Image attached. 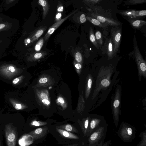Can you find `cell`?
Segmentation results:
<instances>
[{
    "label": "cell",
    "mask_w": 146,
    "mask_h": 146,
    "mask_svg": "<svg viewBox=\"0 0 146 146\" xmlns=\"http://www.w3.org/2000/svg\"><path fill=\"white\" fill-rule=\"evenodd\" d=\"M8 23H0V31H2L4 29L9 27V25Z\"/></svg>",
    "instance_id": "cell-27"
},
{
    "label": "cell",
    "mask_w": 146,
    "mask_h": 146,
    "mask_svg": "<svg viewBox=\"0 0 146 146\" xmlns=\"http://www.w3.org/2000/svg\"><path fill=\"white\" fill-rule=\"evenodd\" d=\"M119 13L129 18H135L146 16V11L145 10L123 11H121Z\"/></svg>",
    "instance_id": "cell-6"
},
{
    "label": "cell",
    "mask_w": 146,
    "mask_h": 146,
    "mask_svg": "<svg viewBox=\"0 0 146 146\" xmlns=\"http://www.w3.org/2000/svg\"><path fill=\"white\" fill-rule=\"evenodd\" d=\"M89 38L91 42L96 47H98V44L96 41L94 32L92 28L90 27L89 30Z\"/></svg>",
    "instance_id": "cell-17"
},
{
    "label": "cell",
    "mask_w": 146,
    "mask_h": 146,
    "mask_svg": "<svg viewBox=\"0 0 146 146\" xmlns=\"http://www.w3.org/2000/svg\"><path fill=\"white\" fill-rule=\"evenodd\" d=\"M95 37L96 41L100 44L102 45L103 43V41L102 38V34L99 31H97L95 33Z\"/></svg>",
    "instance_id": "cell-20"
},
{
    "label": "cell",
    "mask_w": 146,
    "mask_h": 146,
    "mask_svg": "<svg viewBox=\"0 0 146 146\" xmlns=\"http://www.w3.org/2000/svg\"><path fill=\"white\" fill-rule=\"evenodd\" d=\"M56 129L61 135L64 137L72 139H78V137L77 135L70 132L57 127L56 128Z\"/></svg>",
    "instance_id": "cell-10"
},
{
    "label": "cell",
    "mask_w": 146,
    "mask_h": 146,
    "mask_svg": "<svg viewBox=\"0 0 146 146\" xmlns=\"http://www.w3.org/2000/svg\"><path fill=\"white\" fill-rule=\"evenodd\" d=\"M128 21L133 27L136 29H139L143 26L146 25V22L141 20H133L129 19Z\"/></svg>",
    "instance_id": "cell-12"
},
{
    "label": "cell",
    "mask_w": 146,
    "mask_h": 146,
    "mask_svg": "<svg viewBox=\"0 0 146 146\" xmlns=\"http://www.w3.org/2000/svg\"><path fill=\"white\" fill-rule=\"evenodd\" d=\"M98 136V133L96 132L94 133L90 137V139L92 140H94L96 139Z\"/></svg>",
    "instance_id": "cell-30"
},
{
    "label": "cell",
    "mask_w": 146,
    "mask_h": 146,
    "mask_svg": "<svg viewBox=\"0 0 146 146\" xmlns=\"http://www.w3.org/2000/svg\"><path fill=\"white\" fill-rule=\"evenodd\" d=\"M86 18L87 20L96 26L104 28H105L107 27V25L101 23L97 19L94 18L86 16Z\"/></svg>",
    "instance_id": "cell-15"
},
{
    "label": "cell",
    "mask_w": 146,
    "mask_h": 146,
    "mask_svg": "<svg viewBox=\"0 0 146 146\" xmlns=\"http://www.w3.org/2000/svg\"><path fill=\"white\" fill-rule=\"evenodd\" d=\"M42 102L44 104L48 105L50 104L49 101L47 100L43 99L42 100Z\"/></svg>",
    "instance_id": "cell-39"
},
{
    "label": "cell",
    "mask_w": 146,
    "mask_h": 146,
    "mask_svg": "<svg viewBox=\"0 0 146 146\" xmlns=\"http://www.w3.org/2000/svg\"><path fill=\"white\" fill-rule=\"evenodd\" d=\"M64 9L62 3L59 1L58 2V4L57 6V10L58 12H62L63 11Z\"/></svg>",
    "instance_id": "cell-25"
},
{
    "label": "cell",
    "mask_w": 146,
    "mask_h": 146,
    "mask_svg": "<svg viewBox=\"0 0 146 146\" xmlns=\"http://www.w3.org/2000/svg\"><path fill=\"white\" fill-rule=\"evenodd\" d=\"M120 100V91L118 88L116 93L113 105V110L114 113L115 115H117L119 113Z\"/></svg>",
    "instance_id": "cell-9"
},
{
    "label": "cell",
    "mask_w": 146,
    "mask_h": 146,
    "mask_svg": "<svg viewBox=\"0 0 146 146\" xmlns=\"http://www.w3.org/2000/svg\"><path fill=\"white\" fill-rule=\"evenodd\" d=\"M31 136L29 134L23 136L19 140L18 143L20 146H27L31 143L30 138Z\"/></svg>",
    "instance_id": "cell-13"
},
{
    "label": "cell",
    "mask_w": 146,
    "mask_h": 146,
    "mask_svg": "<svg viewBox=\"0 0 146 146\" xmlns=\"http://www.w3.org/2000/svg\"><path fill=\"white\" fill-rule=\"evenodd\" d=\"M58 101L61 104H64V102L63 99L61 97H59L58 99Z\"/></svg>",
    "instance_id": "cell-38"
},
{
    "label": "cell",
    "mask_w": 146,
    "mask_h": 146,
    "mask_svg": "<svg viewBox=\"0 0 146 146\" xmlns=\"http://www.w3.org/2000/svg\"><path fill=\"white\" fill-rule=\"evenodd\" d=\"M8 71L11 72L12 73L14 72L15 71V68L11 65H10L8 67Z\"/></svg>",
    "instance_id": "cell-32"
},
{
    "label": "cell",
    "mask_w": 146,
    "mask_h": 146,
    "mask_svg": "<svg viewBox=\"0 0 146 146\" xmlns=\"http://www.w3.org/2000/svg\"><path fill=\"white\" fill-rule=\"evenodd\" d=\"M89 121L88 119H86L84 123V127L86 129H87L88 128V124Z\"/></svg>",
    "instance_id": "cell-40"
},
{
    "label": "cell",
    "mask_w": 146,
    "mask_h": 146,
    "mask_svg": "<svg viewBox=\"0 0 146 146\" xmlns=\"http://www.w3.org/2000/svg\"><path fill=\"white\" fill-rule=\"evenodd\" d=\"M44 40L43 38H42L36 42L35 48V50L36 51H38L40 50L43 45Z\"/></svg>",
    "instance_id": "cell-19"
},
{
    "label": "cell",
    "mask_w": 146,
    "mask_h": 146,
    "mask_svg": "<svg viewBox=\"0 0 146 146\" xmlns=\"http://www.w3.org/2000/svg\"><path fill=\"white\" fill-rule=\"evenodd\" d=\"M77 10H76L73 12L70 13L68 15L61 19L59 21L56 22L53 24L49 28L46 34L44 36V40L45 41L47 40L49 38L51 35L55 31V30L59 27L63 23L71 16L73 14L76 12Z\"/></svg>",
    "instance_id": "cell-5"
},
{
    "label": "cell",
    "mask_w": 146,
    "mask_h": 146,
    "mask_svg": "<svg viewBox=\"0 0 146 146\" xmlns=\"http://www.w3.org/2000/svg\"><path fill=\"white\" fill-rule=\"evenodd\" d=\"M77 145H76V144H73V145H67L66 146H77Z\"/></svg>",
    "instance_id": "cell-43"
},
{
    "label": "cell",
    "mask_w": 146,
    "mask_h": 146,
    "mask_svg": "<svg viewBox=\"0 0 146 146\" xmlns=\"http://www.w3.org/2000/svg\"><path fill=\"white\" fill-rule=\"evenodd\" d=\"M22 106L20 104H17L15 106V108L16 110H19L21 108Z\"/></svg>",
    "instance_id": "cell-36"
},
{
    "label": "cell",
    "mask_w": 146,
    "mask_h": 146,
    "mask_svg": "<svg viewBox=\"0 0 146 146\" xmlns=\"http://www.w3.org/2000/svg\"><path fill=\"white\" fill-rule=\"evenodd\" d=\"M48 128L46 126L37 128L30 132L29 134L33 137L34 140L40 139L46 135L48 133Z\"/></svg>",
    "instance_id": "cell-7"
},
{
    "label": "cell",
    "mask_w": 146,
    "mask_h": 146,
    "mask_svg": "<svg viewBox=\"0 0 146 146\" xmlns=\"http://www.w3.org/2000/svg\"><path fill=\"white\" fill-rule=\"evenodd\" d=\"M106 50L108 58H112L115 54L111 38L109 39L107 44Z\"/></svg>",
    "instance_id": "cell-14"
},
{
    "label": "cell",
    "mask_w": 146,
    "mask_h": 146,
    "mask_svg": "<svg viewBox=\"0 0 146 146\" xmlns=\"http://www.w3.org/2000/svg\"><path fill=\"white\" fill-rule=\"evenodd\" d=\"M96 125V122L95 120H92L90 123V126L91 128L94 129Z\"/></svg>",
    "instance_id": "cell-34"
},
{
    "label": "cell",
    "mask_w": 146,
    "mask_h": 146,
    "mask_svg": "<svg viewBox=\"0 0 146 146\" xmlns=\"http://www.w3.org/2000/svg\"><path fill=\"white\" fill-rule=\"evenodd\" d=\"M111 38L114 50V54L118 51L121 37V30L120 28L111 29Z\"/></svg>",
    "instance_id": "cell-3"
},
{
    "label": "cell",
    "mask_w": 146,
    "mask_h": 146,
    "mask_svg": "<svg viewBox=\"0 0 146 146\" xmlns=\"http://www.w3.org/2000/svg\"><path fill=\"white\" fill-rule=\"evenodd\" d=\"M38 3L41 5L43 9V18L44 19L47 15L50 9V5L47 1L46 0H39Z\"/></svg>",
    "instance_id": "cell-11"
},
{
    "label": "cell",
    "mask_w": 146,
    "mask_h": 146,
    "mask_svg": "<svg viewBox=\"0 0 146 146\" xmlns=\"http://www.w3.org/2000/svg\"><path fill=\"white\" fill-rule=\"evenodd\" d=\"M75 67L77 69H80L82 68V65L79 63H77L75 64Z\"/></svg>",
    "instance_id": "cell-35"
},
{
    "label": "cell",
    "mask_w": 146,
    "mask_h": 146,
    "mask_svg": "<svg viewBox=\"0 0 146 146\" xmlns=\"http://www.w3.org/2000/svg\"><path fill=\"white\" fill-rule=\"evenodd\" d=\"M0 18L1 19V18H0Z\"/></svg>",
    "instance_id": "cell-44"
},
{
    "label": "cell",
    "mask_w": 146,
    "mask_h": 146,
    "mask_svg": "<svg viewBox=\"0 0 146 146\" xmlns=\"http://www.w3.org/2000/svg\"><path fill=\"white\" fill-rule=\"evenodd\" d=\"M19 81V78H17L14 79L13 81V83L15 84L17 83Z\"/></svg>",
    "instance_id": "cell-37"
},
{
    "label": "cell",
    "mask_w": 146,
    "mask_h": 146,
    "mask_svg": "<svg viewBox=\"0 0 146 146\" xmlns=\"http://www.w3.org/2000/svg\"><path fill=\"white\" fill-rule=\"evenodd\" d=\"M46 124V123L37 121H34L31 123V124L36 126L44 125Z\"/></svg>",
    "instance_id": "cell-24"
},
{
    "label": "cell",
    "mask_w": 146,
    "mask_h": 146,
    "mask_svg": "<svg viewBox=\"0 0 146 146\" xmlns=\"http://www.w3.org/2000/svg\"><path fill=\"white\" fill-rule=\"evenodd\" d=\"M145 0H131L128 1L127 3L130 5H135L145 3Z\"/></svg>",
    "instance_id": "cell-23"
},
{
    "label": "cell",
    "mask_w": 146,
    "mask_h": 146,
    "mask_svg": "<svg viewBox=\"0 0 146 146\" xmlns=\"http://www.w3.org/2000/svg\"><path fill=\"white\" fill-rule=\"evenodd\" d=\"M91 15L93 18H95L107 26L116 27L120 25L119 22L113 19L105 17L97 13H92Z\"/></svg>",
    "instance_id": "cell-4"
},
{
    "label": "cell",
    "mask_w": 146,
    "mask_h": 146,
    "mask_svg": "<svg viewBox=\"0 0 146 146\" xmlns=\"http://www.w3.org/2000/svg\"><path fill=\"white\" fill-rule=\"evenodd\" d=\"M57 127L70 132L76 133V132L75 127L69 124L58 126Z\"/></svg>",
    "instance_id": "cell-16"
},
{
    "label": "cell",
    "mask_w": 146,
    "mask_h": 146,
    "mask_svg": "<svg viewBox=\"0 0 146 146\" xmlns=\"http://www.w3.org/2000/svg\"><path fill=\"white\" fill-rule=\"evenodd\" d=\"M135 55L136 62L138 67L139 76L146 77V64L139 51V48L136 46L135 47Z\"/></svg>",
    "instance_id": "cell-2"
},
{
    "label": "cell",
    "mask_w": 146,
    "mask_h": 146,
    "mask_svg": "<svg viewBox=\"0 0 146 146\" xmlns=\"http://www.w3.org/2000/svg\"><path fill=\"white\" fill-rule=\"evenodd\" d=\"M89 1L91 2L92 3H96L100 1L99 0H89Z\"/></svg>",
    "instance_id": "cell-42"
},
{
    "label": "cell",
    "mask_w": 146,
    "mask_h": 146,
    "mask_svg": "<svg viewBox=\"0 0 146 146\" xmlns=\"http://www.w3.org/2000/svg\"><path fill=\"white\" fill-rule=\"evenodd\" d=\"M92 79L91 77H90L89 78L87 83V87L86 90V96L87 98H88L89 95L90 89L92 87Z\"/></svg>",
    "instance_id": "cell-21"
},
{
    "label": "cell",
    "mask_w": 146,
    "mask_h": 146,
    "mask_svg": "<svg viewBox=\"0 0 146 146\" xmlns=\"http://www.w3.org/2000/svg\"><path fill=\"white\" fill-rule=\"evenodd\" d=\"M80 22L81 23H84L86 21V19L85 14H82L80 15Z\"/></svg>",
    "instance_id": "cell-28"
},
{
    "label": "cell",
    "mask_w": 146,
    "mask_h": 146,
    "mask_svg": "<svg viewBox=\"0 0 146 146\" xmlns=\"http://www.w3.org/2000/svg\"><path fill=\"white\" fill-rule=\"evenodd\" d=\"M101 84L103 86L106 87L110 85V82L107 79H104L102 80Z\"/></svg>",
    "instance_id": "cell-26"
},
{
    "label": "cell",
    "mask_w": 146,
    "mask_h": 146,
    "mask_svg": "<svg viewBox=\"0 0 146 146\" xmlns=\"http://www.w3.org/2000/svg\"><path fill=\"white\" fill-rule=\"evenodd\" d=\"M40 97L41 98L43 99H46L48 100V98L47 95L44 93H42L40 94Z\"/></svg>",
    "instance_id": "cell-31"
},
{
    "label": "cell",
    "mask_w": 146,
    "mask_h": 146,
    "mask_svg": "<svg viewBox=\"0 0 146 146\" xmlns=\"http://www.w3.org/2000/svg\"><path fill=\"white\" fill-rule=\"evenodd\" d=\"M47 54L46 52L45 51H41L37 52H34L32 53L31 55V57L35 59H40L45 55Z\"/></svg>",
    "instance_id": "cell-18"
},
{
    "label": "cell",
    "mask_w": 146,
    "mask_h": 146,
    "mask_svg": "<svg viewBox=\"0 0 146 146\" xmlns=\"http://www.w3.org/2000/svg\"><path fill=\"white\" fill-rule=\"evenodd\" d=\"M47 81V79L46 78H43L40 79L39 80V82L40 83H44Z\"/></svg>",
    "instance_id": "cell-33"
},
{
    "label": "cell",
    "mask_w": 146,
    "mask_h": 146,
    "mask_svg": "<svg viewBox=\"0 0 146 146\" xmlns=\"http://www.w3.org/2000/svg\"><path fill=\"white\" fill-rule=\"evenodd\" d=\"M74 56L76 61L77 62L81 63L82 62V56L80 52H76L75 53Z\"/></svg>",
    "instance_id": "cell-22"
},
{
    "label": "cell",
    "mask_w": 146,
    "mask_h": 146,
    "mask_svg": "<svg viewBox=\"0 0 146 146\" xmlns=\"http://www.w3.org/2000/svg\"><path fill=\"white\" fill-rule=\"evenodd\" d=\"M5 134L7 146H15L17 137L16 128L10 125L5 127Z\"/></svg>",
    "instance_id": "cell-1"
},
{
    "label": "cell",
    "mask_w": 146,
    "mask_h": 146,
    "mask_svg": "<svg viewBox=\"0 0 146 146\" xmlns=\"http://www.w3.org/2000/svg\"><path fill=\"white\" fill-rule=\"evenodd\" d=\"M132 130L131 128H129L127 129L128 134L129 135H131L132 134Z\"/></svg>",
    "instance_id": "cell-41"
},
{
    "label": "cell",
    "mask_w": 146,
    "mask_h": 146,
    "mask_svg": "<svg viewBox=\"0 0 146 146\" xmlns=\"http://www.w3.org/2000/svg\"><path fill=\"white\" fill-rule=\"evenodd\" d=\"M47 29L46 26H41L34 30L28 37L31 41V44L38 40Z\"/></svg>",
    "instance_id": "cell-8"
},
{
    "label": "cell",
    "mask_w": 146,
    "mask_h": 146,
    "mask_svg": "<svg viewBox=\"0 0 146 146\" xmlns=\"http://www.w3.org/2000/svg\"><path fill=\"white\" fill-rule=\"evenodd\" d=\"M61 17L62 13H61L58 12L57 13L55 17V20L56 22L61 19Z\"/></svg>",
    "instance_id": "cell-29"
}]
</instances>
